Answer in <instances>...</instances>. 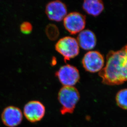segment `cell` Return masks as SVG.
I'll list each match as a JSON object with an SVG mask.
<instances>
[{
	"label": "cell",
	"mask_w": 127,
	"mask_h": 127,
	"mask_svg": "<svg viewBox=\"0 0 127 127\" xmlns=\"http://www.w3.org/2000/svg\"><path fill=\"white\" fill-rule=\"evenodd\" d=\"M99 75L106 85H120L127 81V44L119 50L108 52L105 66Z\"/></svg>",
	"instance_id": "cell-1"
},
{
	"label": "cell",
	"mask_w": 127,
	"mask_h": 127,
	"mask_svg": "<svg viewBox=\"0 0 127 127\" xmlns=\"http://www.w3.org/2000/svg\"><path fill=\"white\" fill-rule=\"evenodd\" d=\"M80 98L79 91L76 88L73 86H63L58 94L62 114L73 113Z\"/></svg>",
	"instance_id": "cell-2"
},
{
	"label": "cell",
	"mask_w": 127,
	"mask_h": 127,
	"mask_svg": "<svg viewBox=\"0 0 127 127\" xmlns=\"http://www.w3.org/2000/svg\"><path fill=\"white\" fill-rule=\"evenodd\" d=\"M55 48L65 61L77 57L79 53V46L76 39L70 36L60 39L55 44Z\"/></svg>",
	"instance_id": "cell-3"
},
{
	"label": "cell",
	"mask_w": 127,
	"mask_h": 127,
	"mask_svg": "<svg viewBox=\"0 0 127 127\" xmlns=\"http://www.w3.org/2000/svg\"><path fill=\"white\" fill-rule=\"evenodd\" d=\"M55 75L64 86H73L80 78L78 69L69 64L62 66L56 72Z\"/></svg>",
	"instance_id": "cell-4"
},
{
	"label": "cell",
	"mask_w": 127,
	"mask_h": 127,
	"mask_svg": "<svg viewBox=\"0 0 127 127\" xmlns=\"http://www.w3.org/2000/svg\"><path fill=\"white\" fill-rule=\"evenodd\" d=\"M65 29L72 35L79 33L84 30L86 18L84 15L76 12H70L63 19Z\"/></svg>",
	"instance_id": "cell-5"
},
{
	"label": "cell",
	"mask_w": 127,
	"mask_h": 127,
	"mask_svg": "<svg viewBox=\"0 0 127 127\" xmlns=\"http://www.w3.org/2000/svg\"><path fill=\"white\" fill-rule=\"evenodd\" d=\"M82 63L86 71L95 73L100 72L104 67V57L100 52L90 51L84 55Z\"/></svg>",
	"instance_id": "cell-6"
},
{
	"label": "cell",
	"mask_w": 127,
	"mask_h": 127,
	"mask_svg": "<svg viewBox=\"0 0 127 127\" xmlns=\"http://www.w3.org/2000/svg\"><path fill=\"white\" fill-rule=\"evenodd\" d=\"M46 113L44 104L38 100L29 101L24 106V114L26 119L34 123L42 120Z\"/></svg>",
	"instance_id": "cell-7"
},
{
	"label": "cell",
	"mask_w": 127,
	"mask_h": 127,
	"mask_svg": "<svg viewBox=\"0 0 127 127\" xmlns=\"http://www.w3.org/2000/svg\"><path fill=\"white\" fill-rule=\"evenodd\" d=\"M23 119L22 111L17 107L10 106L6 107L1 114L4 124L8 127H15L20 124Z\"/></svg>",
	"instance_id": "cell-8"
},
{
	"label": "cell",
	"mask_w": 127,
	"mask_h": 127,
	"mask_svg": "<svg viewBox=\"0 0 127 127\" xmlns=\"http://www.w3.org/2000/svg\"><path fill=\"white\" fill-rule=\"evenodd\" d=\"M46 13L51 20L60 22L67 15V7L60 0L51 1L46 6Z\"/></svg>",
	"instance_id": "cell-9"
},
{
	"label": "cell",
	"mask_w": 127,
	"mask_h": 127,
	"mask_svg": "<svg viewBox=\"0 0 127 127\" xmlns=\"http://www.w3.org/2000/svg\"><path fill=\"white\" fill-rule=\"evenodd\" d=\"M76 40L79 47L85 50L93 49L97 44L96 35L89 29L83 30L79 32Z\"/></svg>",
	"instance_id": "cell-10"
},
{
	"label": "cell",
	"mask_w": 127,
	"mask_h": 127,
	"mask_svg": "<svg viewBox=\"0 0 127 127\" xmlns=\"http://www.w3.org/2000/svg\"><path fill=\"white\" fill-rule=\"evenodd\" d=\"M83 8L88 14L97 17L104 10V4L100 0H85L83 2Z\"/></svg>",
	"instance_id": "cell-11"
},
{
	"label": "cell",
	"mask_w": 127,
	"mask_h": 127,
	"mask_svg": "<svg viewBox=\"0 0 127 127\" xmlns=\"http://www.w3.org/2000/svg\"><path fill=\"white\" fill-rule=\"evenodd\" d=\"M116 100L120 108L127 110V89L119 91L116 94Z\"/></svg>",
	"instance_id": "cell-12"
},
{
	"label": "cell",
	"mask_w": 127,
	"mask_h": 127,
	"mask_svg": "<svg viewBox=\"0 0 127 127\" xmlns=\"http://www.w3.org/2000/svg\"><path fill=\"white\" fill-rule=\"evenodd\" d=\"M46 33L50 40H55L59 37V29L56 26L50 24L47 26L46 29Z\"/></svg>",
	"instance_id": "cell-13"
},
{
	"label": "cell",
	"mask_w": 127,
	"mask_h": 127,
	"mask_svg": "<svg viewBox=\"0 0 127 127\" xmlns=\"http://www.w3.org/2000/svg\"><path fill=\"white\" fill-rule=\"evenodd\" d=\"M20 31L23 34L28 35L31 33L32 31V25L30 22H24L21 24Z\"/></svg>",
	"instance_id": "cell-14"
}]
</instances>
